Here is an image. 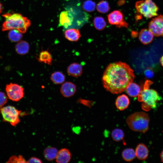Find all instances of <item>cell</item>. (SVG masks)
<instances>
[{
    "label": "cell",
    "mask_w": 163,
    "mask_h": 163,
    "mask_svg": "<svg viewBox=\"0 0 163 163\" xmlns=\"http://www.w3.org/2000/svg\"><path fill=\"white\" fill-rule=\"evenodd\" d=\"M126 90L129 95L133 97L138 96L141 91L139 85L133 82L129 84Z\"/></svg>",
    "instance_id": "cell-19"
},
{
    "label": "cell",
    "mask_w": 163,
    "mask_h": 163,
    "mask_svg": "<svg viewBox=\"0 0 163 163\" xmlns=\"http://www.w3.org/2000/svg\"><path fill=\"white\" fill-rule=\"evenodd\" d=\"M77 101L78 102L87 106H89L90 103V101L81 98L78 99Z\"/></svg>",
    "instance_id": "cell-33"
},
{
    "label": "cell",
    "mask_w": 163,
    "mask_h": 163,
    "mask_svg": "<svg viewBox=\"0 0 163 163\" xmlns=\"http://www.w3.org/2000/svg\"><path fill=\"white\" fill-rule=\"evenodd\" d=\"M27 163H42L41 160L38 158L33 157L27 161Z\"/></svg>",
    "instance_id": "cell-31"
},
{
    "label": "cell",
    "mask_w": 163,
    "mask_h": 163,
    "mask_svg": "<svg viewBox=\"0 0 163 163\" xmlns=\"http://www.w3.org/2000/svg\"><path fill=\"white\" fill-rule=\"evenodd\" d=\"M65 38L68 40L72 41H78L81 37V34L78 29L69 28L64 32Z\"/></svg>",
    "instance_id": "cell-17"
},
{
    "label": "cell",
    "mask_w": 163,
    "mask_h": 163,
    "mask_svg": "<svg viewBox=\"0 0 163 163\" xmlns=\"http://www.w3.org/2000/svg\"><path fill=\"white\" fill-rule=\"evenodd\" d=\"M71 158V154L69 150L62 148L58 151L55 159L58 163H67L70 161Z\"/></svg>",
    "instance_id": "cell-10"
},
{
    "label": "cell",
    "mask_w": 163,
    "mask_h": 163,
    "mask_svg": "<svg viewBox=\"0 0 163 163\" xmlns=\"http://www.w3.org/2000/svg\"><path fill=\"white\" fill-rule=\"evenodd\" d=\"M160 62L162 66H163V55L160 58Z\"/></svg>",
    "instance_id": "cell-36"
},
{
    "label": "cell",
    "mask_w": 163,
    "mask_h": 163,
    "mask_svg": "<svg viewBox=\"0 0 163 163\" xmlns=\"http://www.w3.org/2000/svg\"><path fill=\"white\" fill-rule=\"evenodd\" d=\"M50 78L54 84H60L64 83L65 80V77L62 72L56 71L51 74Z\"/></svg>",
    "instance_id": "cell-22"
},
{
    "label": "cell",
    "mask_w": 163,
    "mask_h": 163,
    "mask_svg": "<svg viewBox=\"0 0 163 163\" xmlns=\"http://www.w3.org/2000/svg\"><path fill=\"white\" fill-rule=\"evenodd\" d=\"M73 19L72 16L68 11H63L59 15V24L61 26L66 28L72 25Z\"/></svg>",
    "instance_id": "cell-12"
},
{
    "label": "cell",
    "mask_w": 163,
    "mask_h": 163,
    "mask_svg": "<svg viewBox=\"0 0 163 163\" xmlns=\"http://www.w3.org/2000/svg\"><path fill=\"white\" fill-rule=\"evenodd\" d=\"M96 8L97 11L102 13H106L110 10L108 2L106 1L102 0L97 4Z\"/></svg>",
    "instance_id": "cell-26"
},
{
    "label": "cell",
    "mask_w": 163,
    "mask_h": 163,
    "mask_svg": "<svg viewBox=\"0 0 163 163\" xmlns=\"http://www.w3.org/2000/svg\"><path fill=\"white\" fill-rule=\"evenodd\" d=\"M7 163H27L24 158L21 155H19L18 156H12L9 159Z\"/></svg>",
    "instance_id": "cell-29"
},
{
    "label": "cell",
    "mask_w": 163,
    "mask_h": 163,
    "mask_svg": "<svg viewBox=\"0 0 163 163\" xmlns=\"http://www.w3.org/2000/svg\"><path fill=\"white\" fill-rule=\"evenodd\" d=\"M148 28L155 36H163V15L152 18L149 23Z\"/></svg>",
    "instance_id": "cell-8"
},
{
    "label": "cell",
    "mask_w": 163,
    "mask_h": 163,
    "mask_svg": "<svg viewBox=\"0 0 163 163\" xmlns=\"http://www.w3.org/2000/svg\"><path fill=\"white\" fill-rule=\"evenodd\" d=\"M96 4L91 0H87L83 3L82 8L85 11L91 12L94 11L95 8Z\"/></svg>",
    "instance_id": "cell-28"
},
{
    "label": "cell",
    "mask_w": 163,
    "mask_h": 163,
    "mask_svg": "<svg viewBox=\"0 0 163 163\" xmlns=\"http://www.w3.org/2000/svg\"><path fill=\"white\" fill-rule=\"evenodd\" d=\"M15 48L18 54L22 55L26 54L28 52L30 46L28 43L26 41L21 40L16 44Z\"/></svg>",
    "instance_id": "cell-18"
},
{
    "label": "cell",
    "mask_w": 163,
    "mask_h": 163,
    "mask_svg": "<svg viewBox=\"0 0 163 163\" xmlns=\"http://www.w3.org/2000/svg\"><path fill=\"white\" fill-rule=\"evenodd\" d=\"M154 36L149 29L144 28L141 30L139 34V38L142 44L147 45L152 42L154 38Z\"/></svg>",
    "instance_id": "cell-11"
},
{
    "label": "cell",
    "mask_w": 163,
    "mask_h": 163,
    "mask_svg": "<svg viewBox=\"0 0 163 163\" xmlns=\"http://www.w3.org/2000/svg\"><path fill=\"white\" fill-rule=\"evenodd\" d=\"M8 97L4 92L0 91V107L4 106L7 103Z\"/></svg>",
    "instance_id": "cell-30"
},
{
    "label": "cell",
    "mask_w": 163,
    "mask_h": 163,
    "mask_svg": "<svg viewBox=\"0 0 163 163\" xmlns=\"http://www.w3.org/2000/svg\"><path fill=\"white\" fill-rule=\"evenodd\" d=\"M135 78L133 70L127 64L121 62L109 64L102 78L104 88L113 94H119L125 91Z\"/></svg>",
    "instance_id": "cell-1"
},
{
    "label": "cell",
    "mask_w": 163,
    "mask_h": 163,
    "mask_svg": "<svg viewBox=\"0 0 163 163\" xmlns=\"http://www.w3.org/2000/svg\"><path fill=\"white\" fill-rule=\"evenodd\" d=\"M149 120L147 113L144 112H138L129 116L126 119V122L132 130L145 133L149 129Z\"/></svg>",
    "instance_id": "cell-4"
},
{
    "label": "cell",
    "mask_w": 163,
    "mask_h": 163,
    "mask_svg": "<svg viewBox=\"0 0 163 163\" xmlns=\"http://www.w3.org/2000/svg\"><path fill=\"white\" fill-rule=\"evenodd\" d=\"M122 155L123 159L128 162L133 161L136 157L135 151L132 148L125 149L123 151Z\"/></svg>",
    "instance_id": "cell-24"
},
{
    "label": "cell",
    "mask_w": 163,
    "mask_h": 163,
    "mask_svg": "<svg viewBox=\"0 0 163 163\" xmlns=\"http://www.w3.org/2000/svg\"><path fill=\"white\" fill-rule=\"evenodd\" d=\"M108 20L111 24L118 25L123 21V15L120 11H114L108 14Z\"/></svg>",
    "instance_id": "cell-14"
},
{
    "label": "cell",
    "mask_w": 163,
    "mask_h": 163,
    "mask_svg": "<svg viewBox=\"0 0 163 163\" xmlns=\"http://www.w3.org/2000/svg\"><path fill=\"white\" fill-rule=\"evenodd\" d=\"M160 157L161 161L163 163V150L160 154Z\"/></svg>",
    "instance_id": "cell-34"
},
{
    "label": "cell",
    "mask_w": 163,
    "mask_h": 163,
    "mask_svg": "<svg viewBox=\"0 0 163 163\" xmlns=\"http://www.w3.org/2000/svg\"><path fill=\"white\" fill-rule=\"evenodd\" d=\"M38 61L48 65L52 64L53 59L50 53L47 50H42L37 58Z\"/></svg>",
    "instance_id": "cell-20"
},
{
    "label": "cell",
    "mask_w": 163,
    "mask_h": 163,
    "mask_svg": "<svg viewBox=\"0 0 163 163\" xmlns=\"http://www.w3.org/2000/svg\"><path fill=\"white\" fill-rule=\"evenodd\" d=\"M67 71L69 75L75 77H78L82 74V67L78 63L74 62L68 66Z\"/></svg>",
    "instance_id": "cell-13"
},
{
    "label": "cell",
    "mask_w": 163,
    "mask_h": 163,
    "mask_svg": "<svg viewBox=\"0 0 163 163\" xmlns=\"http://www.w3.org/2000/svg\"><path fill=\"white\" fill-rule=\"evenodd\" d=\"M3 5L0 2V14L2 12L3 10Z\"/></svg>",
    "instance_id": "cell-35"
},
{
    "label": "cell",
    "mask_w": 163,
    "mask_h": 163,
    "mask_svg": "<svg viewBox=\"0 0 163 163\" xmlns=\"http://www.w3.org/2000/svg\"><path fill=\"white\" fill-rule=\"evenodd\" d=\"M153 82L146 80L143 88L138 96V100L142 102V107L145 110L149 108L155 109L157 107L158 103L161 99V97L155 90L150 88Z\"/></svg>",
    "instance_id": "cell-3"
},
{
    "label": "cell",
    "mask_w": 163,
    "mask_h": 163,
    "mask_svg": "<svg viewBox=\"0 0 163 163\" xmlns=\"http://www.w3.org/2000/svg\"><path fill=\"white\" fill-rule=\"evenodd\" d=\"M129 103V100L128 96L123 94L117 97L115 102V105L118 110L121 111L126 109Z\"/></svg>",
    "instance_id": "cell-16"
},
{
    "label": "cell",
    "mask_w": 163,
    "mask_h": 163,
    "mask_svg": "<svg viewBox=\"0 0 163 163\" xmlns=\"http://www.w3.org/2000/svg\"><path fill=\"white\" fill-rule=\"evenodd\" d=\"M76 91V85L70 82L63 83L60 88L61 94L66 98H69L74 95Z\"/></svg>",
    "instance_id": "cell-9"
},
{
    "label": "cell",
    "mask_w": 163,
    "mask_h": 163,
    "mask_svg": "<svg viewBox=\"0 0 163 163\" xmlns=\"http://www.w3.org/2000/svg\"><path fill=\"white\" fill-rule=\"evenodd\" d=\"M93 23L95 28L99 30H104L107 25L105 20L103 17L101 16H97L94 18Z\"/></svg>",
    "instance_id": "cell-25"
},
{
    "label": "cell",
    "mask_w": 163,
    "mask_h": 163,
    "mask_svg": "<svg viewBox=\"0 0 163 163\" xmlns=\"http://www.w3.org/2000/svg\"><path fill=\"white\" fill-rule=\"evenodd\" d=\"M145 74L149 78H151L154 76V72L152 70L149 69L145 71Z\"/></svg>",
    "instance_id": "cell-32"
},
{
    "label": "cell",
    "mask_w": 163,
    "mask_h": 163,
    "mask_svg": "<svg viewBox=\"0 0 163 163\" xmlns=\"http://www.w3.org/2000/svg\"><path fill=\"white\" fill-rule=\"evenodd\" d=\"M2 16L5 19L2 25L3 31L16 29L22 33H25L31 25L30 21L20 13L7 12Z\"/></svg>",
    "instance_id": "cell-2"
},
{
    "label": "cell",
    "mask_w": 163,
    "mask_h": 163,
    "mask_svg": "<svg viewBox=\"0 0 163 163\" xmlns=\"http://www.w3.org/2000/svg\"><path fill=\"white\" fill-rule=\"evenodd\" d=\"M138 12L146 18H150L158 15L159 8L152 0H141L136 3Z\"/></svg>",
    "instance_id": "cell-5"
},
{
    "label": "cell",
    "mask_w": 163,
    "mask_h": 163,
    "mask_svg": "<svg viewBox=\"0 0 163 163\" xmlns=\"http://www.w3.org/2000/svg\"><path fill=\"white\" fill-rule=\"evenodd\" d=\"M0 107V112L2 117L3 121L9 123L14 126L20 122L19 115L21 110L11 105Z\"/></svg>",
    "instance_id": "cell-6"
},
{
    "label": "cell",
    "mask_w": 163,
    "mask_h": 163,
    "mask_svg": "<svg viewBox=\"0 0 163 163\" xmlns=\"http://www.w3.org/2000/svg\"><path fill=\"white\" fill-rule=\"evenodd\" d=\"M124 134L123 131L119 129H116L111 133V137L115 141L119 142L123 139Z\"/></svg>",
    "instance_id": "cell-27"
},
{
    "label": "cell",
    "mask_w": 163,
    "mask_h": 163,
    "mask_svg": "<svg viewBox=\"0 0 163 163\" xmlns=\"http://www.w3.org/2000/svg\"><path fill=\"white\" fill-rule=\"evenodd\" d=\"M136 157L139 160H144L148 157L149 152L148 148L144 144L139 143L136 146L135 151Z\"/></svg>",
    "instance_id": "cell-15"
},
{
    "label": "cell",
    "mask_w": 163,
    "mask_h": 163,
    "mask_svg": "<svg viewBox=\"0 0 163 163\" xmlns=\"http://www.w3.org/2000/svg\"><path fill=\"white\" fill-rule=\"evenodd\" d=\"M8 37L11 41L14 42H18L21 40L23 37L22 33L16 29L10 30L8 34Z\"/></svg>",
    "instance_id": "cell-23"
},
{
    "label": "cell",
    "mask_w": 163,
    "mask_h": 163,
    "mask_svg": "<svg viewBox=\"0 0 163 163\" xmlns=\"http://www.w3.org/2000/svg\"><path fill=\"white\" fill-rule=\"evenodd\" d=\"M58 150L53 147L49 146L46 148L43 151V156L47 161H52L56 159Z\"/></svg>",
    "instance_id": "cell-21"
},
{
    "label": "cell",
    "mask_w": 163,
    "mask_h": 163,
    "mask_svg": "<svg viewBox=\"0 0 163 163\" xmlns=\"http://www.w3.org/2000/svg\"><path fill=\"white\" fill-rule=\"evenodd\" d=\"M5 91L8 98L14 101H18L24 97L23 88L16 83H10L6 85Z\"/></svg>",
    "instance_id": "cell-7"
}]
</instances>
